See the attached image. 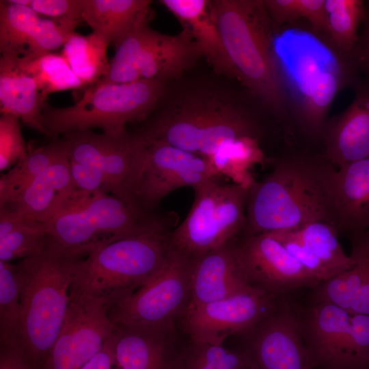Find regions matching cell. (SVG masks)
Listing matches in <instances>:
<instances>
[{
  "label": "cell",
  "instance_id": "6da1fadb",
  "mask_svg": "<svg viewBox=\"0 0 369 369\" xmlns=\"http://www.w3.org/2000/svg\"><path fill=\"white\" fill-rule=\"evenodd\" d=\"M136 134L208 158L226 144L244 137L285 141L282 126L240 85H198L162 96Z\"/></svg>",
  "mask_w": 369,
  "mask_h": 369
},
{
  "label": "cell",
  "instance_id": "7a4b0ae2",
  "mask_svg": "<svg viewBox=\"0 0 369 369\" xmlns=\"http://www.w3.org/2000/svg\"><path fill=\"white\" fill-rule=\"evenodd\" d=\"M294 146L322 149L333 102L360 73L350 56L336 53L312 31L282 28L275 41Z\"/></svg>",
  "mask_w": 369,
  "mask_h": 369
},
{
  "label": "cell",
  "instance_id": "3957f363",
  "mask_svg": "<svg viewBox=\"0 0 369 369\" xmlns=\"http://www.w3.org/2000/svg\"><path fill=\"white\" fill-rule=\"evenodd\" d=\"M247 193L241 234L290 230L314 221L334 226L336 167L323 150L286 146Z\"/></svg>",
  "mask_w": 369,
  "mask_h": 369
},
{
  "label": "cell",
  "instance_id": "277c9868",
  "mask_svg": "<svg viewBox=\"0 0 369 369\" xmlns=\"http://www.w3.org/2000/svg\"><path fill=\"white\" fill-rule=\"evenodd\" d=\"M210 7L236 81L264 106L290 141L286 93L275 50L281 29L263 0H214Z\"/></svg>",
  "mask_w": 369,
  "mask_h": 369
},
{
  "label": "cell",
  "instance_id": "5b68a950",
  "mask_svg": "<svg viewBox=\"0 0 369 369\" xmlns=\"http://www.w3.org/2000/svg\"><path fill=\"white\" fill-rule=\"evenodd\" d=\"M87 256L66 249L51 236L37 254L16 262L20 285L19 354L30 369H41L62 328L70 288Z\"/></svg>",
  "mask_w": 369,
  "mask_h": 369
},
{
  "label": "cell",
  "instance_id": "8992f818",
  "mask_svg": "<svg viewBox=\"0 0 369 369\" xmlns=\"http://www.w3.org/2000/svg\"><path fill=\"white\" fill-rule=\"evenodd\" d=\"M169 221L117 240L81 262L69 294L98 298L109 308L146 284L161 269L171 249Z\"/></svg>",
  "mask_w": 369,
  "mask_h": 369
},
{
  "label": "cell",
  "instance_id": "52a82bcc",
  "mask_svg": "<svg viewBox=\"0 0 369 369\" xmlns=\"http://www.w3.org/2000/svg\"><path fill=\"white\" fill-rule=\"evenodd\" d=\"M167 83L156 80L115 83L98 81L85 89L75 104L56 108L46 102L42 121L46 137L102 129V133L122 137L126 124L145 120L155 109Z\"/></svg>",
  "mask_w": 369,
  "mask_h": 369
},
{
  "label": "cell",
  "instance_id": "ba28073f",
  "mask_svg": "<svg viewBox=\"0 0 369 369\" xmlns=\"http://www.w3.org/2000/svg\"><path fill=\"white\" fill-rule=\"evenodd\" d=\"M167 221L166 217L141 212L111 194L76 191L46 224L54 241L87 256L102 246Z\"/></svg>",
  "mask_w": 369,
  "mask_h": 369
},
{
  "label": "cell",
  "instance_id": "9c48e42d",
  "mask_svg": "<svg viewBox=\"0 0 369 369\" xmlns=\"http://www.w3.org/2000/svg\"><path fill=\"white\" fill-rule=\"evenodd\" d=\"M194 199L185 219L170 233L172 249L193 260L233 243L246 224L248 189L222 184L213 178L193 188Z\"/></svg>",
  "mask_w": 369,
  "mask_h": 369
},
{
  "label": "cell",
  "instance_id": "30bf717a",
  "mask_svg": "<svg viewBox=\"0 0 369 369\" xmlns=\"http://www.w3.org/2000/svg\"><path fill=\"white\" fill-rule=\"evenodd\" d=\"M149 19L139 23L115 49L108 74L98 81L124 83L156 80L167 84L202 56L187 29L173 36L161 33L150 27Z\"/></svg>",
  "mask_w": 369,
  "mask_h": 369
},
{
  "label": "cell",
  "instance_id": "8fae6325",
  "mask_svg": "<svg viewBox=\"0 0 369 369\" xmlns=\"http://www.w3.org/2000/svg\"><path fill=\"white\" fill-rule=\"evenodd\" d=\"M299 327L314 369H357L369 365V315L336 304L295 303Z\"/></svg>",
  "mask_w": 369,
  "mask_h": 369
},
{
  "label": "cell",
  "instance_id": "7c38bea8",
  "mask_svg": "<svg viewBox=\"0 0 369 369\" xmlns=\"http://www.w3.org/2000/svg\"><path fill=\"white\" fill-rule=\"evenodd\" d=\"M62 139L70 161L89 190L115 195L141 211L135 199L140 167L133 135L115 137L86 130L66 133Z\"/></svg>",
  "mask_w": 369,
  "mask_h": 369
},
{
  "label": "cell",
  "instance_id": "4fadbf2b",
  "mask_svg": "<svg viewBox=\"0 0 369 369\" xmlns=\"http://www.w3.org/2000/svg\"><path fill=\"white\" fill-rule=\"evenodd\" d=\"M193 260L172 248L156 273L129 297L111 307L115 325H181L191 301Z\"/></svg>",
  "mask_w": 369,
  "mask_h": 369
},
{
  "label": "cell",
  "instance_id": "5bb4252c",
  "mask_svg": "<svg viewBox=\"0 0 369 369\" xmlns=\"http://www.w3.org/2000/svg\"><path fill=\"white\" fill-rule=\"evenodd\" d=\"M133 135L140 160L135 199L141 211L155 213L161 200L173 191L184 187L193 188L215 177L206 158L162 141Z\"/></svg>",
  "mask_w": 369,
  "mask_h": 369
},
{
  "label": "cell",
  "instance_id": "9a60e30c",
  "mask_svg": "<svg viewBox=\"0 0 369 369\" xmlns=\"http://www.w3.org/2000/svg\"><path fill=\"white\" fill-rule=\"evenodd\" d=\"M233 247L248 282L269 294L280 297L321 283L271 232L240 234Z\"/></svg>",
  "mask_w": 369,
  "mask_h": 369
},
{
  "label": "cell",
  "instance_id": "2e32d148",
  "mask_svg": "<svg viewBox=\"0 0 369 369\" xmlns=\"http://www.w3.org/2000/svg\"><path fill=\"white\" fill-rule=\"evenodd\" d=\"M69 295L62 328L41 369H81L115 331V325L108 316L109 306L105 301Z\"/></svg>",
  "mask_w": 369,
  "mask_h": 369
},
{
  "label": "cell",
  "instance_id": "e0dca14e",
  "mask_svg": "<svg viewBox=\"0 0 369 369\" xmlns=\"http://www.w3.org/2000/svg\"><path fill=\"white\" fill-rule=\"evenodd\" d=\"M279 298L254 287L190 310L181 327L192 342L222 345L228 336L251 329L275 308Z\"/></svg>",
  "mask_w": 369,
  "mask_h": 369
},
{
  "label": "cell",
  "instance_id": "ac0fdd59",
  "mask_svg": "<svg viewBox=\"0 0 369 369\" xmlns=\"http://www.w3.org/2000/svg\"><path fill=\"white\" fill-rule=\"evenodd\" d=\"M258 369H314L303 340L295 303L280 296L275 308L241 336Z\"/></svg>",
  "mask_w": 369,
  "mask_h": 369
},
{
  "label": "cell",
  "instance_id": "d6986e66",
  "mask_svg": "<svg viewBox=\"0 0 369 369\" xmlns=\"http://www.w3.org/2000/svg\"><path fill=\"white\" fill-rule=\"evenodd\" d=\"M81 20L42 18L29 7L0 1L1 56L33 58L63 46Z\"/></svg>",
  "mask_w": 369,
  "mask_h": 369
},
{
  "label": "cell",
  "instance_id": "ffe728a7",
  "mask_svg": "<svg viewBox=\"0 0 369 369\" xmlns=\"http://www.w3.org/2000/svg\"><path fill=\"white\" fill-rule=\"evenodd\" d=\"M181 325H115V365L119 369H186Z\"/></svg>",
  "mask_w": 369,
  "mask_h": 369
},
{
  "label": "cell",
  "instance_id": "44dd1931",
  "mask_svg": "<svg viewBox=\"0 0 369 369\" xmlns=\"http://www.w3.org/2000/svg\"><path fill=\"white\" fill-rule=\"evenodd\" d=\"M352 88V102L329 118L323 135V152L338 169L369 159V77L360 75Z\"/></svg>",
  "mask_w": 369,
  "mask_h": 369
},
{
  "label": "cell",
  "instance_id": "7402d4cb",
  "mask_svg": "<svg viewBox=\"0 0 369 369\" xmlns=\"http://www.w3.org/2000/svg\"><path fill=\"white\" fill-rule=\"evenodd\" d=\"M321 282L350 269L354 260L346 254L331 223L318 221L301 227L269 232Z\"/></svg>",
  "mask_w": 369,
  "mask_h": 369
},
{
  "label": "cell",
  "instance_id": "603a6c76",
  "mask_svg": "<svg viewBox=\"0 0 369 369\" xmlns=\"http://www.w3.org/2000/svg\"><path fill=\"white\" fill-rule=\"evenodd\" d=\"M233 243L210 251L193 260L189 311L254 288L241 269Z\"/></svg>",
  "mask_w": 369,
  "mask_h": 369
},
{
  "label": "cell",
  "instance_id": "cb8c5ba5",
  "mask_svg": "<svg viewBox=\"0 0 369 369\" xmlns=\"http://www.w3.org/2000/svg\"><path fill=\"white\" fill-rule=\"evenodd\" d=\"M346 236L353 266L311 290V301L333 303L351 314L369 315V229Z\"/></svg>",
  "mask_w": 369,
  "mask_h": 369
},
{
  "label": "cell",
  "instance_id": "d4e9b609",
  "mask_svg": "<svg viewBox=\"0 0 369 369\" xmlns=\"http://www.w3.org/2000/svg\"><path fill=\"white\" fill-rule=\"evenodd\" d=\"M75 191L67 148L18 197L0 206L23 218L46 223Z\"/></svg>",
  "mask_w": 369,
  "mask_h": 369
},
{
  "label": "cell",
  "instance_id": "484cf974",
  "mask_svg": "<svg viewBox=\"0 0 369 369\" xmlns=\"http://www.w3.org/2000/svg\"><path fill=\"white\" fill-rule=\"evenodd\" d=\"M334 227L339 235L346 236L369 229V159L336 171Z\"/></svg>",
  "mask_w": 369,
  "mask_h": 369
},
{
  "label": "cell",
  "instance_id": "4316f807",
  "mask_svg": "<svg viewBox=\"0 0 369 369\" xmlns=\"http://www.w3.org/2000/svg\"><path fill=\"white\" fill-rule=\"evenodd\" d=\"M160 2L190 32L202 56L217 74L236 81L234 68L212 15L210 1L162 0Z\"/></svg>",
  "mask_w": 369,
  "mask_h": 369
},
{
  "label": "cell",
  "instance_id": "83f0119b",
  "mask_svg": "<svg viewBox=\"0 0 369 369\" xmlns=\"http://www.w3.org/2000/svg\"><path fill=\"white\" fill-rule=\"evenodd\" d=\"M45 101L29 74L14 59L0 57V111L17 116L27 126L46 136L42 117Z\"/></svg>",
  "mask_w": 369,
  "mask_h": 369
},
{
  "label": "cell",
  "instance_id": "f1b7e54d",
  "mask_svg": "<svg viewBox=\"0 0 369 369\" xmlns=\"http://www.w3.org/2000/svg\"><path fill=\"white\" fill-rule=\"evenodd\" d=\"M150 4L149 0H85L82 18L115 49L139 23L150 18Z\"/></svg>",
  "mask_w": 369,
  "mask_h": 369
},
{
  "label": "cell",
  "instance_id": "f546056e",
  "mask_svg": "<svg viewBox=\"0 0 369 369\" xmlns=\"http://www.w3.org/2000/svg\"><path fill=\"white\" fill-rule=\"evenodd\" d=\"M51 236L46 223L0 206V261L12 262L39 253Z\"/></svg>",
  "mask_w": 369,
  "mask_h": 369
},
{
  "label": "cell",
  "instance_id": "4dcf8cb0",
  "mask_svg": "<svg viewBox=\"0 0 369 369\" xmlns=\"http://www.w3.org/2000/svg\"><path fill=\"white\" fill-rule=\"evenodd\" d=\"M264 141L258 138L244 137L223 146L206 158L214 176H224L232 183L249 189L256 181L252 174L253 168L266 159Z\"/></svg>",
  "mask_w": 369,
  "mask_h": 369
},
{
  "label": "cell",
  "instance_id": "1f68e13d",
  "mask_svg": "<svg viewBox=\"0 0 369 369\" xmlns=\"http://www.w3.org/2000/svg\"><path fill=\"white\" fill-rule=\"evenodd\" d=\"M109 45L103 38L94 32L86 36L75 32L63 46L62 55L86 88L108 74Z\"/></svg>",
  "mask_w": 369,
  "mask_h": 369
},
{
  "label": "cell",
  "instance_id": "d6a6232c",
  "mask_svg": "<svg viewBox=\"0 0 369 369\" xmlns=\"http://www.w3.org/2000/svg\"><path fill=\"white\" fill-rule=\"evenodd\" d=\"M67 150L63 139L55 138L46 145L29 152L27 156L0 177V206L17 197Z\"/></svg>",
  "mask_w": 369,
  "mask_h": 369
},
{
  "label": "cell",
  "instance_id": "836d02e7",
  "mask_svg": "<svg viewBox=\"0 0 369 369\" xmlns=\"http://www.w3.org/2000/svg\"><path fill=\"white\" fill-rule=\"evenodd\" d=\"M363 14L364 0H325V29L320 38L336 53L350 56Z\"/></svg>",
  "mask_w": 369,
  "mask_h": 369
},
{
  "label": "cell",
  "instance_id": "e575fe53",
  "mask_svg": "<svg viewBox=\"0 0 369 369\" xmlns=\"http://www.w3.org/2000/svg\"><path fill=\"white\" fill-rule=\"evenodd\" d=\"M14 60L20 69L33 78L45 101L54 92L86 88L62 55L49 53Z\"/></svg>",
  "mask_w": 369,
  "mask_h": 369
},
{
  "label": "cell",
  "instance_id": "d590c367",
  "mask_svg": "<svg viewBox=\"0 0 369 369\" xmlns=\"http://www.w3.org/2000/svg\"><path fill=\"white\" fill-rule=\"evenodd\" d=\"M20 285L16 263L0 261V345L20 348Z\"/></svg>",
  "mask_w": 369,
  "mask_h": 369
},
{
  "label": "cell",
  "instance_id": "8d00e7d4",
  "mask_svg": "<svg viewBox=\"0 0 369 369\" xmlns=\"http://www.w3.org/2000/svg\"><path fill=\"white\" fill-rule=\"evenodd\" d=\"M183 355L186 369H258L243 346L229 349L222 345L198 343L188 339Z\"/></svg>",
  "mask_w": 369,
  "mask_h": 369
},
{
  "label": "cell",
  "instance_id": "74e56055",
  "mask_svg": "<svg viewBox=\"0 0 369 369\" xmlns=\"http://www.w3.org/2000/svg\"><path fill=\"white\" fill-rule=\"evenodd\" d=\"M264 7L279 29L303 18L311 31L322 38L325 29V0H263Z\"/></svg>",
  "mask_w": 369,
  "mask_h": 369
},
{
  "label": "cell",
  "instance_id": "f35d334b",
  "mask_svg": "<svg viewBox=\"0 0 369 369\" xmlns=\"http://www.w3.org/2000/svg\"><path fill=\"white\" fill-rule=\"evenodd\" d=\"M0 117V170H8L24 159L29 152L23 137L20 119L11 113Z\"/></svg>",
  "mask_w": 369,
  "mask_h": 369
},
{
  "label": "cell",
  "instance_id": "ab89813d",
  "mask_svg": "<svg viewBox=\"0 0 369 369\" xmlns=\"http://www.w3.org/2000/svg\"><path fill=\"white\" fill-rule=\"evenodd\" d=\"M51 18L82 20L85 0H10Z\"/></svg>",
  "mask_w": 369,
  "mask_h": 369
},
{
  "label": "cell",
  "instance_id": "60d3db41",
  "mask_svg": "<svg viewBox=\"0 0 369 369\" xmlns=\"http://www.w3.org/2000/svg\"><path fill=\"white\" fill-rule=\"evenodd\" d=\"M361 32L350 54L360 75L369 77V0L364 1Z\"/></svg>",
  "mask_w": 369,
  "mask_h": 369
},
{
  "label": "cell",
  "instance_id": "b9f144b4",
  "mask_svg": "<svg viewBox=\"0 0 369 369\" xmlns=\"http://www.w3.org/2000/svg\"><path fill=\"white\" fill-rule=\"evenodd\" d=\"M115 329L100 351L81 369H112L115 365Z\"/></svg>",
  "mask_w": 369,
  "mask_h": 369
},
{
  "label": "cell",
  "instance_id": "7bdbcfd3",
  "mask_svg": "<svg viewBox=\"0 0 369 369\" xmlns=\"http://www.w3.org/2000/svg\"><path fill=\"white\" fill-rule=\"evenodd\" d=\"M0 369H30V368L16 351L0 345Z\"/></svg>",
  "mask_w": 369,
  "mask_h": 369
},
{
  "label": "cell",
  "instance_id": "ee69618b",
  "mask_svg": "<svg viewBox=\"0 0 369 369\" xmlns=\"http://www.w3.org/2000/svg\"><path fill=\"white\" fill-rule=\"evenodd\" d=\"M357 369H369V365L360 368H357Z\"/></svg>",
  "mask_w": 369,
  "mask_h": 369
}]
</instances>
